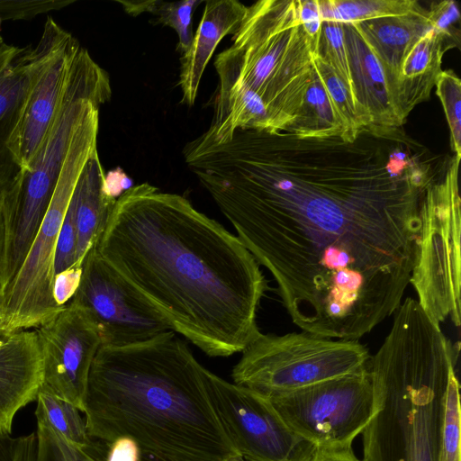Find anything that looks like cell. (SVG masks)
I'll use <instances>...</instances> for the list:
<instances>
[{"label":"cell","instance_id":"603a6c76","mask_svg":"<svg viewBox=\"0 0 461 461\" xmlns=\"http://www.w3.org/2000/svg\"><path fill=\"white\" fill-rule=\"evenodd\" d=\"M322 20L357 23L404 14L421 7L414 0H318Z\"/></svg>","mask_w":461,"mask_h":461},{"label":"cell","instance_id":"ba28073f","mask_svg":"<svg viewBox=\"0 0 461 461\" xmlns=\"http://www.w3.org/2000/svg\"><path fill=\"white\" fill-rule=\"evenodd\" d=\"M459 162L455 156L425 191L419 250L410 280L425 312L438 323L449 317L456 327L461 313Z\"/></svg>","mask_w":461,"mask_h":461},{"label":"cell","instance_id":"b9f144b4","mask_svg":"<svg viewBox=\"0 0 461 461\" xmlns=\"http://www.w3.org/2000/svg\"><path fill=\"white\" fill-rule=\"evenodd\" d=\"M3 43H4V41H3V37L1 35V21H0V47L2 46Z\"/></svg>","mask_w":461,"mask_h":461},{"label":"cell","instance_id":"8992f818","mask_svg":"<svg viewBox=\"0 0 461 461\" xmlns=\"http://www.w3.org/2000/svg\"><path fill=\"white\" fill-rule=\"evenodd\" d=\"M99 108L93 105L79 123L42 223L19 272L4 292L1 329L5 333L36 329L66 305L55 296V249L77 180L97 149Z\"/></svg>","mask_w":461,"mask_h":461},{"label":"cell","instance_id":"6da1fadb","mask_svg":"<svg viewBox=\"0 0 461 461\" xmlns=\"http://www.w3.org/2000/svg\"><path fill=\"white\" fill-rule=\"evenodd\" d=\"M397 137L366 128L348 142L238 129L228 141L202 139L187 153L303 331L358 340L402 302L434 176Z\"/></svg>","mask_w":461,"mask_h":461},{"label":"cell","instance_id":"74e56055","mask_svg":"<svg viewBox=\"0 0 461 461\" xmlns=\"http://www.w3.org/2000/svg\"><path fill=\"white\" fill-rule=\"evenodd\" d=\"M140 461H171L165 458L156 456L150 453L141 450V456Z\"/></svg>","mask_w":461,"mask_h":461},{"label":"cell","instance_id":"8fae6325","mask_svg":"<svg viewBox=\"0 0 461 461\" xmlns=\"http://www.w3.org/2000/svg\"><path fill=\"white\" fill-rule=\"evenodd\" d=\"M205 378L216 413L246 461H312L317 448L285 424L267 395L208 369Z\"/></svg>","mask_w":461,"mask_h":461},{"label":"cell","instance_id":"4dcf8cb0","mask_svg":"<svg viewBox=\"0 0 461 461\" xmlns=\"http://www.w3.org/2000/svg\"><path fill=\"white\" fill-rule=\"evenodd\" d=\"M72 3L67 0H0V21L30 20Z\"/></svg>","mask_w":461,"mask_h":461},{"label":"cell","instance_id":"9a60e30c","mask_svg":"<svg viewBox=\"0 0 461 461\" xmlns=\"http://www.w3.org/2000/svg\"><path fill=\"white\" fill-rule=\"evenodd\" d=\"M43 351L36 329L5 333L0 341V421L11 432L15 414L36 400L42 384Z\"/></svg>","mask_w":461,"mask_h":461},{"label":"cell","instance_id":"7bdbcfd3","mask_svg":"<svg viewBox=\"0 0 461 461\" xmlns=\"http://www.w3.org/2000/svg\"><path fill=\"white\" fill-rule=\"evenodd\" d=\"M5 335V332H4L1 329H0V341L2 340V339L4 338V336Z\"/></svg>","mask_w":461,"mask_h":461},{"label":"cell","instance_id":"30bf717a","mask_svg":"<svg viewBox=\"0 0 461 461\" xmlns=\"http://www.w3.org/2000/svg\"><path fill=\"white\" fill-rule=\"evenodd\" d=\"M70 303L96 326L101 346L122 347L172 330L166 320L94 247L86 254Z\"/></svg>","mask_w":461,"mask_h":461},{"label":"cell","instance_id":"ffe728a7","mask_svg":"<svg viewBox=\"0 0 461 461\" xmlns=\"http://www.w3.org/2000/svg\"><path fill=\"white\" fill-rule=\"evenodd\" d=\"M104 171L97 149L88 158L70 199L77 226L76 270L101 237L117 199L104 187Z\"/></svg>","mask_w":461,"mask_h":461},{"label":"cell","instance_id":"60d3db41","mask_svg":"<svg viewBox=\"0 0 461 461\" xmlns=\"http://www.w3.org/2000/svg\"><path fill=\"white\" fill-rule=\"evenodd\" d=\"M226 461H246L242 456H240V455L238 456H232L230 458H229L228 460Z\"/></svg>","mask_w":461,"mask_h":461},{"label":"cell","instance_id":"2e32d148","mask_svg":"<svg viewBox=\"0 0 461 461\" xmlns=\"http://www.w3.org/2000/svg\"><path fill=\"white\" fill-rule=\"evenodd\" d=\"M354 97L372 127L395 129L400 120L384 69L354 23H343Z\"/></svg>","mask_w":461,"mask_h":461},{"label":"cell","instance_id":"f546056e","mask_svg":"<svg viewBox=\"0 0 461 461\" xmlns=\"http://www.w3.org/2000/svg\"><path fill=\"white\" fill-rule=\"evenodd\" d=\"M77 226L74 209L69 202L57 240L53 274L54 278L76 270Z\"/></svg>","mask_w":461,"mask_h":461},{"label":"cell","instance_id":"f1b7e54d","mask_svg":"<svg viewBox=\"0 0 461 461\" xmlns=\"http://www.w3.org/2000/svg\"><path fill=\"white\" fill-rule=\"evenodd\" d=\"M438 96L450 130L451 146L461 158V82L450 69L442 70L436 82Z\"/></svg>","mask_w":461,"mask_h":461},{"label":"cell","instance_id":"d590c367","mask_svg":"<svg viewBox=\"0 0 461 461\" xmlns=\"http://www.w3.org/2000/svg\"><path fill=\"white\" fill-rule=\"evenodd\" d=\"M312 461H361L348 448H317Z\"/></svg>","mask_w":461,"mask_h":461},{"label":"cell","instance_id":"e0dca14e","mask_svg":"<svg viewBox=\"0 0 461 461\" xmlns=\"http://www.w3.org/2000/svg\"><path fill=\"white\" fill-rule=\"evenodd\" d=\"M248 7L237 0H208L188 50L182 54L179 86L182 101L193 105L204 69L217 45L240 28Z\"/></svg>","mask_w":461,"mask_h":461},{"label":"cell","instance_id":"d6a6232c","mask_svg":"<svg viewBox=\"0 0 461 461\" xmlns=\"http://www.w3.org/2000/svg\"><path fill=\"white\" fill-rule=\"evenodd\" d=\"M298 12L301 24L312 41L314 53L322 23L318 0H299Z\"/></svg>","mask_w":461,"mask_h":461},{"label":"cell","instance_id":"3957f363","mask_svg":"<svg viewBox=\"0 0 461 461\" xmlns=\"http://www.w3.org/2000/svg\"><path fill=\"white\" fill-rule=\"evenodd\" d=\"M206 368L169 330L122 347L101 346L84 400L88 435L132 438L171 461H226L239 453L212 404Z\"/></svg>","mask_w":461,"mask_h":461},{"label":"cell","instance_id":"836d02e7","mask_svg":"<svg viewBox=\"0 0 461 461\" xmlns=\"http://www.w3.org/2000/svg\"><path fill=\"white\" fill-rule=\"evenodd\" d=\"M104 461H140L141 449L129 437H121L107 444Z\"/></svg>","mask_w":461,"mask_h":461},{"label":"cell","instance_id":"7402d4cb","mask_svg":"<svg viewBox=\"0 0 461 461\" xmlns=\"http://www.w3.org/2000/svg\"><path fill=\"white\" fill-rule=\"evenodd\" d=\"M36 418L42 419L53 430L66 440L92 454L99 447L88 435L86 420L73 404L43 390L37 395Z\"/></svg>","mask_w":461,"mask_h":461},{"label":"cell","instance_id":"cb8c5ba5","mask_svg":"<svg viewBox=\"0 0 461 461\" xmlns=\"http://www.w3.org/2000/svg\"><path fill=\"white\" fill-rule=\"evenodd\" d=\"M313 65L343 124L344 141H355L365 129L372 127L370 119L359 108L349 86L331 68L316 56Z\"/></svg>","mask_w":461,"mask_h":461},{"label":"cell","instance_id":"d4e9b609","mask_svg":"<svg viewBox=\"0 0 461 461\" xmlns=\"http://www.w3.org/2000/svg\"><path fill=\"white\" fill-rule=\"evenodd\" d=\"M202 0H186L165 2L158 0L148 1H118L125 12L131 15L151 13L158 17L157 22L175 30L178 36L176 50L184 54L189 48L193 33V14Z\"/></svg>","mask_w":461,"mask_h":461},{"label":"cell","instance_id":"8d00e7d4","mask_svg":"<svg viewBox=\"0 0 461 461\" xmlns=\"http://www.w3.org/2000/svg\"><path fill=\"white\" fill-rule=\"evenodd\" d=\"M18 438L0 428V461H14Z\"/></svg>","mask_w":461,"mask_h":461},{"label":"cell","instance_id":"ee69618b","mask_svg":"<svg viewBox=\"0 0 461 461\" xmlns=\"http://www.w3.org/2000/svg\"><path fill=\"white\" fill-rule=\"evenodd\" d=\"M0 428H1V429H3L4 430H5V428L3 427V425H2V423H1V421H0ZM5 431H6V430H5ZM7 432H8V431H7ZM10 433H11V432H10Z\"/></svg>","mask_w":461,"mask_h":461},{"label":"cell","instance_id":"7a4b0ae2","mask_svg":"<svg viewBox=\"0 0 461 461\" xmlns=\"http://www.w3.org/2000/svg\"><path fill=\"white\" fill-rule=\"evenodd\" d=\"M95 249L166 320L210 357H229L261 333L268 289L240 239L184 196L148 183L117 198Z\"/></svg>","mask_w":461,"mask_h":461},{"label":"cell","instance_id":"5b68a950","mask_svg":"<svg viewBox=\"0 0 461 461\" xmlns=\"http://www.w3.org/2000/svg\"><path fill=\"white\" fill-rule=\"evenodd\" d=\"M299 0H262L247 9L232 44L216 56L218 87L209 140L221 143L238 129L285 131L314 70L313 48Z\"/></svg>","mask_w":461,"mask_h":461},{"label":"cell","instance_id":"52a82bcc","mask_svg":"<svg viewBox=\"0 0 461 461\" xmlns=\"http://www.w3.org/2000/svg\"><path fill=\"white\" fill-rule=\"evenodd\" d=\"M241 353L231 372L234 384L267 396L355 372L366 366L371 357L357 340L303 330L260 333Z\"/></svg>","mask_w":461,"mask_h":461},{"label":"cell","instance_id":"5bb4252c","mask_svg":"<svg viewBox=\"0 0 461 461\" xmlns=\"http://www.w3.org/2000/svg\"><path fill=\"white\" fill-rule=\"evenodd\" d=\"M46 51L42 37L36 46L0 47V193L21 172L10 146L15 136L27 98Z\"/></svg>","mask_w":461,"mask_h":461},{"label":"cell","instance_id":"4fadbf2b","mask_svg":"<svg viewBox=\"0 0 461 461\" xmlns=\"http://www.w3.org/2000/svg\"><path fill=\"white\" fill-rule=\"evenodd\" d=\"M41 37L46 44L45 56L10 146L22 170L28 167L48 133L59 104L72 58L80 46L78 41L51 16L47 17Z\"/></svg>","mask_w":461,"mask_h":461},{"label":"cell","instance_id":"277c9868","mask_svg":"<svg viewBox=\"0 0 461 461\" xmlns=\"http://www.w3.org/2000/svg\"><path fill=\"white\" fill-rule=\"evenodd\" d=\"M367 362L374 392L362 461H439L446 393L456 357L438 322L406 298Z\"/></svg>","mask_w":461,"mask_h":461},{"label":"cell","instance_id":"9c48e42d","mask_svg":"<svg viewBox=\"0 0 461 461\" xmlns=\"http://www.w3.org/2000/svg\"><path fill=\"white\" fill-rule=\"evenodd\" d=\"M267 397L285 424L316 448L352 447L374 409L367 365L341 376Z\"/></svg>","mask_w":461,"mask_h":461},{"label":"cell","instance_id":"4316f807","mask_svg":"<svg viewBox=\"0 0 461 461\" xmlns=\"http://www.w3.org/2000/svg\"><path fill=\"white\" fill-rule=\"evenodd\" d=\"M313 56L318 57L331 68L353 93L343 23L322 20Z\"/></svg>","mask_w":461,"mask_h":461},{"label":"cell","instance_id":"1f68e13d","mask_svg":"<svg viewBox=\"0 0 461 461\" xmlns=\"http://www.w3.org/2000/svg\"><path fill=\"white\" fill-rule=\"evenodd\" d=\"M460 14L454 1L435 3L428 10V20L431 29L454 41V23L459 21Z\"/></svg>","mask_w":461,"mask_h":461},{"label":"cell","instance_id":"484cf974","mask_svg":"<svg viewBox=\"0 0 461 461\" xmlns=\"http://www.w3.org/2000/svg\"><path fill=\"white\" fill-rule=\"evenodd\" d=\"M37 419L35 461H104L105 455L92 454L66 440L42 419Z\"/></svg>","mask_w":461,"mask_h":461},{"label":"cell","instance_id":"d6986e66","mask_svg":"<svg viewBox=\"0 0 461 461\" xmlns=\"http://www.w3.org/2000/svg\"><path fill=\"white\" fill-rule=\"evenodd\" d=\"M447 43L451 42L444 35L430 29L405 53L395 87V108L403 123L417 104L429 99L442 71Z\"/></svg>","mask_w":461,"mask_h":461},{"label":"cell","instance_id":"f35d334b","mask_svg":"<svg viewBox=\"0 0 461 461\" xmlns=\"http://www.w3.org/2000/svg\"><path fill=\"white\" fill-rule=\"evenodd\" d=\"M3 245H4V222H3L2 208H1V203H0V262H1V258H2Z\"/></svg>","mask_w":461,"mask_h":461},{"label":"cell","instance_id":"7c38bea8","mask_svg":"<svg viewBox=\"0 0 461 461\" xmlns=\"http://www.w3.org/2000/svg\"><path fill=\"white\" fill-rule=\"evenodd\" d=\"M36 330L43 351L40 389L83 412L90 368L102 345L96 326L82 310L68 303Z\"/></svg>","mask_w":461,"mask_h":461},{"label":"cell","instance_id":"e575fe53","mask_svg":"<svg viewBox=\"0 0 461 461\" xmlns=\"http://www.w3.org/2000/svg\"><path fill=\"white\" fill-rule=\"evenodd\" d=\"M133 186V181L120 167L109 171L104 175V187L107 194L117 199L125 191Z\"/></svg>","mask_w":461,"mask_h":461},{"label":"cell","instance_id":"ac0fdd59","mask_svg":"<svg viewBox=\"0 0 461 461\" xmlns=\"http://www.w3.org/2000/svg\"><path fill=\"white\" fill-rule=\"evenodd\" d=\"M354 24L379 60L395 106V87L401 62L409 49L431 29L428 10L420 7L404 14Z\"/></svg>","mask_w":461,"mask_h":461},{"label":"cell","instance_id":"44dd1931","mask_svg":"<svg viewBox=\"0 0 461 461\" xmlns=\"http://www.w3.org/2000/svg\"><path fill=\"white\" fill-rule=\"evenodd\" d=\"M299 139H345V131L314 68L303 102L285 131Z\"/></svg>","mask_w":461,"mask_h":461},{"label":"cell","instance_id":"ab89813d","mask_svg":"<svg viewBox=\"0 0 461 461\" xmlns=\"http://www.w3.org/2000/svg\"><path fill=\"white\" fill-rule=\"evenodd\" d=\"M3 298H4L3 293L0 290V329H1L2 319H3Z\"/></svg>","mask_w":461,"mask_h":461},{"label":"cell","instance_id":"83f0119b","mask_svg":"<svg viewBox=\"0 0 461 461\" xmlns=\"http://www.w3.org/2000/svg\"><path fill=\"white\" fill-rule=\"evenodd\" d=\"M439 461H460V396L456 371L449 376L446 393Z\"/></svg>","mask_w":461,"mask_h":461}]
</instances>
